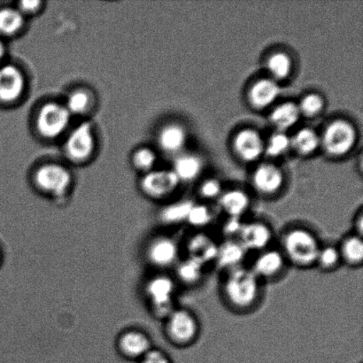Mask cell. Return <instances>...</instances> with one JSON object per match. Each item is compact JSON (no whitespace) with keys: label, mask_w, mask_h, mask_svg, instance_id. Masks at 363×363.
Instances as JSON below:
<instances>
[{"label":"cell","mask_w":363,"mask_h":363,"mask_svg":"<svg viewBox=\"0 0 363 363\" xmlns=\"http://www.w3.org/2000/svg\"><path fill=\"white\" fill-rule=\"evenodd\" d=\"M262 280L251 269L238 267L226 272L222 293L226 303L234 311H250L258 303L262 294Z\"/></svg>","instance_id":"6da1fadb"},{"label":"cell","mask_w":363,"mask_h":363,"mask_svg":"<svg viewBox=\"0 0 363 363\" xmlns=\"http://www.w3.org/2000/svg\"><path fill=\"white\" fill-rule=\"evenodd\" d=\"M280 250L287 262L308 268L315 264L316 258L322 245L318 236L305 227H293L284 233Z\"/></svg>","instance_id":"7a4b0ae2"},{"label":"cell","mask_w":363,"mask_h":363,"mask_svg":"<svg viewBox=\"0 0 363 363\" xmlns=\"http://www.w3.org/2000/svg\"><path fill=\"white\" fill-rule=\"evenodd\" d=\"M166 330L172 342L179 347H186L198 339L201 325L194 312L187 308H179L167 318Z\"/></svg>","instance_id":"3957f363"},{"label":"cell","mask_w":363,"mask_h":363,"mask_svg":"<svg viewBox=\"0 0 363 363\" xmlns=\"http://www.w3.org/2000/svg\"><path fill=\"white\" fill-rule=\"evenodd\" d=\"M71 115L65 106L59 103H46L39 110L37 116L38 133L45 138H55L69 126Z\"/></svg>","instance_id":"277c9868"},{"label":"cell","mask_w":363,"mask_h":363,"mask_svg":"<svg viewBox=\"0 0 363 363\" xmlns=\"http://www.w3.org/2000/svg\"><path fill=\"white\" fill-rule=\"evenodd\" d=\"M357 133L351 123L344 120L334 121L326 128L322 143L325 151L333 156H342L353 148Z\"/></svg>","instance_id":"5b68a950"},{"label":"cell","mask_w":363,"mask_h":363,"mask_svg":"<svg viewBox=\"0 0 363 363\" xmlns=\"http://www.w3.org/2000/svg\"><path fill=\"white\" fill-rule=\"evenodd\" d=\"M35 183L39 190L52 196L65 194L72 182V177L62 165L49 163L38 168L35 172Z\"/></svg>","instance_id":"8992f818"},{"label":"cell","mask_w":363,"mask_h":363,"mask_svg":"<svg viewBox=\"0 0 363 363\" xmlns=\"http://www.w3.org/2000/svg\"><path fill=\"white\" fill-rule=\"evenodd\" d=\"M176 286L172 277L157 276L148 283L147 293L159 318H168L175 311L174 308V294Z\"/></svg>","instance_id":"52a82bcc"},{"label":"cell","mask_w":363,"mask_h":363,"mask_svg":"<svg viewBox=\"0 0 363 363\" xmlns=\"http://www.w3.org/2000/svg\"><path fill=\"white\" fill-rule=\"evenodd\" d=\"M95 149L94 135L89 123H81L67 137L65 152L67 158L74 162L87 161Z\"/></svg>","instance_id":"ba28073f"},{"label":"cell","mask_w":363,"mask_h":363,"mask_svg":"<svg viewBox=\"0 0 363 363\" xmlns=\"http://www.w3.org/2000/svg\"><path fill=\"white\" fill-rule=\"evenodd\" d=\"M180 181L172 170H151L141 180V188L145 194L154 199H163L172 195L179 187Z\"/></svg>","instance_id":"9c48e42d"},{"label":"cell","mask_w":363,"mask_h":363,"mask_svg":"<svg viewBox=\"0 0 363 363\" xmlns=\"http://www.w3.org/2000/svg\"><path fill=\"white\" fill-rule=\"evenodd\" d=\"M237 240L247 252H262L269 248L272 242V228L263 220L244 223Z\"/></svg>","instance_id":"30bf717a"},{"label":"cell","mask_w":363,"mask_h":363,"mask_svg":"<svg viewBox=\"0 0 363 363\" xmlns=\"http://www.w3.org/2000/svg\"><path fill=\"white\" fill-rule=\"evenodd\" d=\"M287 261L279 249L267 248L256 256L251 269L259 279H277L286 269Z\"/></svg>","instance_id":"8fae6325"},{"label":"cell","mask_w":363,"mask_h":363,"mask_svg":"<svg viewBox=\"0 0 363 363\" xmlns=\"http://www.w3.org/2000/svg\"><path fill=\"white\" fill-rule=\"evenodd\" d=\"M25 78L23 72L13 65L0 67V102L13 103L23 94Z\"/></svg>","instance_id":"7c38bea8"},{"label":"cell","mask_w":363,"mask_h":363,"mask_svg":"<svg viewBox=\"0 0 363 363\" xmlns=\"http://www.w3.org/2000/svg\"><path fill=\"white\" fill-rule=\"evenodd\" d=\"M247 251L237 238H230L218 244L215 264L224 272L241 267Z\"/></svg>","instance_id":"4fadbf2b"},{"label":"cell","mask_w":363,"mask_h":363,"mask_svg":"<svg viewBox=\"0 0 363 363\" xmlns=\"http://www.w3.org/2000/svg\"><path fill=\"white\" fill-rule=\"evenodd\" d=\"M147 254L152 264L160 268H167L177 262L179 255V244L172 238L160 237L152 242Z\"/></svg>","instance_id":"5bb4252c"},{"label":"cell","mask_w":363,"mask_h":363,"mask_svg":"<svg viewBox=\"0 0 363 363\" xmlns=\"http://www.w3.org/2000/svg\"><path fill=\"white\" fill-rule=\"evenodd\" d=\"M218 244L209 235L198 233L189 238L186 244L188 257L197 259L203 265L215 262Z\"/></svg>","instance_id":"9a60e30c"},{"label":"cell","mask_w":363,"mask_h":363,"mask_svg":"<svg viewBox=\"0 0 363 363\" xmlns=\"http://www.w3.org/2000/svg\"><path fill=\"white\" fill-rule=\"evenodd\" d=\"M235 151L245 162H254L262 155L265 147L261 135L254 130H244L237 134Z\"/></svg>","instance_id":"2e32d148"},{"label":"cell","mask_w":363,"mask_h":363,"mask_svg":"<svg viewBox=\"0 0 363 363\" xmlns=\"http://www.w3.org/2000/svg\"><path fill=\"white\" fill-rule=\"evenodd\" d=\"M254 185L259 194L272 195L280 191L284 184L282 172L275 165L262 164L256 169L252 177Z\"/></svg>","instance_id":"e0dca14e"},{"label":"cell","mask_w":363,"mask_h":363,"mask_svg":"<svg viewBox=\"0 0 363 363\" xmlns=\"http://www.w3.org/2000/svg\"><path fill=\"white\" fill-rule=\"evenodd\" d=\"M251 201L247 192L230 190L223 192L219 198V206L228 217L243 218L250 208Z\"/></svg>","instance_id":"ac0fdd59"},{"label":"cell","mask_w":363,"mask_h":363,"mask_svg":"<svg viewBox=\"0 0 363 363\" xmlns=\"http://www.w3.org/2000/svg\"><path fill=\"white\" fill-rule=\"evenodd\" d=\"M119 347L126 357L142 358L151 350V342L145 334L137 330H130L121 336Z\"/></svg>","instance_id":"d6986e66"},{"label":"cell","mask_w":363,"mask_h":363,"mask_svg":"<svg viewBox=\"0 0 363 363\" xmlns=\"http://www.w3.org/2000/svg\"><path fill=\"white\" fill-rule=\"evenodd\" d=\"M279 94L280 89L275 81L262 79L252 85L249 92V99L255 108H264L272 105Z\"/></svg>","instance_id":"ffe728a7"},{"label":"cell","mask_w":363,"mask_h":363,"mask_svg":"<svg viewBox=\"0 0 363 363\" xmlns=\"http://www.w3.org/2000/svg\"><path fill=\"white\" fill-rule=\"evenodd\" d=\"M340 254L342 263L347 266L359 267L363 262V240L362 237L357 234L348 235L343 238L339 245Z\"/></svg>","instance_id":"44dd1931"},{"label":"cell","mask_w":363,"mask_h":363,"mask_svg":"<svg viewBox=\"0 0 363 363\" xmlns=\"http://www.w3.org/2000/svg\"><path fill=\"white\" fill-rule=\"evenodd\" d=\"M158 141L163 151L169 154H175L181 151L186 143V133L181 126L169 124L161 130Z\"/></svg>","instance_id":"7402d4cb"},{"label":"cell","mask_w":363,"mask_h":363,"mask_svg":"<svg viewBox=\"0 0 363 363\" xmlns=\"http://www.w3.org/2000/svg\"><path fill=\"white\" fill-rule=\"evenodd\" d=\"M206 266L197 259L187 257L179 262L177 276L184 284L196 286L199 284L204 276Z\"/></svg>","instance_id":"603a6c76"},{"label":"cell","mask_w":363,"mask_h":363,"mask_svg":"<svg viewBox=\"0 0 363 363\" xmlns=\"http://www.w3.org/2000/svg\"><path fill=\"white\" fill-rule=\"evenodd\" d=\"M202 169L201 159L194 155L179 156L174 162V169L179 181H192L199 177Z\"/></svg>","instance_id":"cb8c5ba5"},{"label":"cell","mask_w":363,"mask_h":363,"mask_svg":"<svg viewBox=\"0 0 363 363\" xmlns=\"http://www.w3.org/2000/svg\"><path fill=\"white\" fill-rule=\"evenodd\" d=\"M301 113L298 106L293 102L283 103L273 110L270 120L281 130L289 129L298 122Z\"/></svg>","instance_id":"d4e9b609"},{"label":"cell","mask_w":363,"mask_h":363,"mask_svg":"<svg viewBox=\"0 0 363 363\" xmlns=\"http://www.w3.org/2000/svg\"><path fill=\"white\" fill-rule=\"evenodd\" d=\"M25 18L19 10L12 7L0 9V35L11 37L23 28Z\"/></svg>","instance_id":"484cf974"},{"label":"cell","mask_w":363,"mask_h":363,"mask_svg":"<svg viewBox=\"0 0 363 363\" xmlns=\"http://www.w3.org/2000/svg\"><path fill=\"white\" fill-rule=\"evenodd\" d=\"M194 204V203L191 201H183L166 206L162 211L163 222L172 225L186 223L189 212Z\"/></svg>","instance_id":"4316f807"},{"label":"cell","mask_w":363,"mask_h":363,"mask_svg":"<svg viewBox=\"0 0 363 363\" xmlns=\"http://www.w3.org/2000/svg\"><path fill=\"white\" fill-rule=\"evenodd\" d=\"M319 145L320 138L318 134L308 128L298 130L291 140V145H294L296 151L305 155L314 152L318 148Z\"/></svg>","instance_id":"83f0119b"},{"label":"cell","mask_w":363,"mask_h":363,"mask_svg":"<svg viewBox=\"0 0 363 363\" xmlns=\"http://www.w3.org/2000/svg\"><path fill=\"white\" fill-rule=\"evenodd\" d=\"M342 263L339 247L333 245H323L320 248L315 265H318L323 272H333L339 268Z\"/></svg>","instance_id":"f1b7e54d"},{"label":"cell","mask_w":363,"mask_h":363,"mask_svg":"<svg viewBox=\"0 0 363 363\" xmlns=\"http://www.w3.org/2000/svg\"><path fill=\"white\" fill-rule=\"evenodd\" d=\"M215 219V213L211 208L204 204L192 205L186 223L195 229H203L210 225Z\"/></svg>","instance_id":"f546056e"},{"label":"cell","mask_w":363,"mask_h":363,"mask_svg":"<svg viewBox=\"0 0 363 363\" xmlns=\"http://www.w3.org/2000/svg\"><path fill=\"white\" fill-rule=\"evenodd\" d=\"M267 67H268L269 73L277 79H284L291 73V60L286 53H274L269 57Z\"/></svg>","instance_id":"4dcf8cb0"},{"label":"cell","mask_w":363,"mask_h":363,"mask_svg":"<svg viewBox=\"0 0 363 363\" xmlns=\"http://www.w3.org/2000/svg\"><path fill=\"white\" fill-rule=\"evenodd\" d=\"M91 97L86 91L78 90L72 92L67 98V109L70 115H83L91 108Z\"/></svg>","instance_id":"1f68e13d"},{"label":"cell","mask_w":363,"mask_h":363,"mask_svg":"<svg viewBox=\"0 0 363 363\" xmlns=\"http://www.w3.org/2000/svg\"><path fill=\"white\" fill-rule=\"evenodd\" d=\"M156 160H157V156H156L155 152L148 147L138 149L133 156V163L135 168L147 173L151 172L154 168Z\"/></svg>","instance_id":"d6a6232c"},{"label":"cell","mask_w":363,"mask_h":363,"mask_svg":"<svg viewBox=\"0 0 363 363\" xmlns=\"http://www.w3.org/2000/svg\"><path fill=\"white\" fill-rule=\"evenodd\" d=\"M291 145V140L286 134L277 133L269 138L266 152L272 157H279L286 152Z\"/></svg>","instance_id":"836d02e7"},{"label":"cell","mask_w":363,"mask_h":363,"mask_svg":"<svg viewBox=\"0 0 363 363\" xmlns=\"http://www.w3.org/2000/svg\"><path fill=\"white\" fill-rule=\"evenodd\" d=\"M325 101L321 96L311 94L302 99L301 105L298 106L300 113L306 116H315L322 111Z\"/></svg>","instance_id":"e575fe53"},{"label":"cell","mask_w":363,"mask_h":363,"mask_svg":"<svg viewBox=\"0 0 363 363\" xmlns=\"http://www.w3.org/2000/svg\"><path fill=\"white\" fill-rule=\"evenodd\" d=\"M199 194L203 198L208 199L220 198L223 194L222 185L216 179L206 180L199 188Z\"/></svg>","instance_id":"d590c367"},{"label":"cell","mask_w":363,"mask_h":363,"mask_svg":"<svg viewBox=\"0 0 363 363\" xmlns=\"http://www.w3.org/2000/svg\"><path fill=\"white\" fill-rule=\"evenodd\" d=\"M243 220L240 218H233V217H228V219L224 222L222 230L226 240L230 238H238L240 235L242 227H243Z\"/></svg>","instance_id":"8d00e7d4"},{"label":"cell","mask_w":363,"mask_h":363,"mask_svg":"<svg viewBox=\"0 0 363 363\" xmlns=\"http://www.w3.org/2000/svg\"><path fill=\"white\" fill-rule=\"evenodd\" d=\"M140 363H173L164 352L151 350L142 357Z\"/></svg>","instance_id":"74e56055"},{"label":"cell","mask_w":363,"mask_h":363,"mask_svg":"<svg viewBox=\"0 0 363 363\" xmlns=\"http://www.w3.org/2000/svg\"><path fill=\"white\" fill-rule=\"evenodd\" d=\"M41 5L42 2L38 1V0H24V1L19 3L18 10L25 16V14H32L38 12L40 9Z\"/></svg>","instance_id":"f35d334b"},{"label":"cell","mask_w":363,"mask_h":363,"mask_svg":"<svg viewBox=\"0 0 363 363\" xmlns=\"http://www.w3.org/2000/svg\"><path fill=\"white\" fill-rule=\"evenodd\" d=\"M354 234L358 235V236L362 237L363 235V211L360 210V211L357 213L354 219Z\"/></svg>","instance_id":"ab89813d"},{"label":"cell","mask_w":363,"mask_h":363,"mask_svg":"<svg viewBox=\"0 0 363 363\" xmlns=\"http://www.w3.org/2000/svg\"><path fill=\"white\" fill-rule=\"evenodd\" d=\"M6 55V45L4 44L1 39H0V62L4 59Z\"/></svg>","instance_id":"60d3db41"}]
</instances>
